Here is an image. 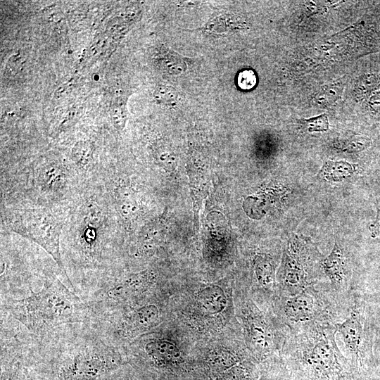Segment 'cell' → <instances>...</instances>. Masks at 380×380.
Listing matches in <instances>:
<instances>
[{
  "mask_svg": "<svg viewBox=\"0 0 380 380\" xmlns=\"http://www.w3.org/2000/svg\"><path fill=\"white\" fill-rule=\"evenodd\" d=\"M22 362L30 380H120V346L90 325L45 341L29 340Z\"/></svg>",
  "mask_w": 380,
  "mask_h": 380,
  "instance_id": "1",
  "label": "cell"
},
{
  "mask_svg": "<svg viewBox=\"0 0 380 380\" xmlns=\"http://www.w3.org/2000/svg\"><path fill=\"white\" fill-rule=\"evenodd\" d=\"M1 312L38 341L90 325L87 303L53 276L44 277L42 287L27 296L1 298Z\"/></svg>",
  "mask_w": 380,
  "mask_h": 380,
  "instance_id": "2",
  "label": "cell"
},
{
  "mask_svg": "<svg viewBox=\"0 0 380 380\" xmlns=\"http://www.w3.org/2000/svg\"><path fill=\"white\" fill-rule=\"evenodd\" d=\"M336 334L331 323L288 331L280 357L295 380H363L338 348Z\"/></svg>",
  "mask_w": 380,
  "mask_h": 380,
  "instance_id": "3",
  "label": "cell"
},
{
  "mask_svg": "<svg viewBox=\"0 0 380 380\" xmlns=\"http://www.w3.org/2000/svg\"><path fill=\"white\" fill-rule=\"evenodd\" d=\"M351 304L339 296L328 281H321L293 296L275 298L277 318L287 331L314 323L341 322Z\"/></svg>",
  "mask_w": 380,
  "mask_h": 380,
  "instance_id": "4",
  "label": "cell"
},
{
  "mask_svg": "<svg viewBox=\"0 0 380 380\" xmlns=\"http://www.w3.org/2000/svg\"><path fill=\"white\" fill-rule=\"evenodd\" d=\"M336 328L343 342L345 355L363 379L374 361L373 331L367 306L357 292L353 296L348 315L341 322L336 324Z\"/></svg>",
  "mask_w": 380,
  "mask_h": 380,
  "instance_id": "5",
  "label": "cell"
},
{
  "mask_svg": "<svg viewBox=\"0 0 380 380\" xmlns=\"http://www.w3.org/2000/svg\"><path fill=\"white\" fill-rule=\"evenodd\" d=\"M6 220L13 232L38 244L53 259L70 288L75 291L66 272L61 250V222L43 208L10 210Z\"/></svg>",
  "mask_w": 380,
  "mask_h": 380,
  "instance_id": "6",
  "label": "cell"
},
{
  "mask_svg": "<svg viewBox=\"0 0 380 380\" xmlns=\"http://www.w3.org/2000/svg\"><path fill=\"white\" fill-rule=\"evenodd\" d=\"M322 263L314 246L300 241H289L275 287V298L293 296L321 281Z\"/></svg>",
  "mask_w": 380,
  "mask_h": 380,
  "instance_id": "7",
  "label": "cell"
},
{
  "mask_svg": "<svg viewBox=\"0 0 380 380\" xmlns=\"http://www.w3.org/2000/svg\"><path fill=\"white\" fill-rule=\"evenodd\" d=\"M246 303L242 311V319L246 342L253 357L258 361H264L277 352L281 353L287 330L273 327L252 301Z\"/></svg>",
  "mask_w": 380,
  "mask_h": 380,
  "instance_id": "8",
  "label": "cell"
},
{
  "mask_svg": "<svg viewBox=\"0 0 380 380\" xmlns=\"http://www.w3.org/2000/svg\"><path fill=\"white\" fill-rule=\"evenodd\" d=\"M322 270L328 282L343 299L351 303L354 294L350 261L344 250L336 242L331 253L322 260Z\"/></svg>",
  "mask_w": 380,
  "mask_h": 380,
  "instance_id": "9",
  "label": "cell"
},
{
  "mask_svg": "<svg viewBox=\"0 0 380 380\" xmlns=\"http://www.w3.org/2000/svg\"><path fill=\"white\" fill-rule=\"evenodd\" d=\"M141 343L143 356L156 367H168L181 361L180 350L169 341L156 338Z\"/></svg>",
  "mask_w": 380,
  "mask_h": 380,
  "instance_id": "10",
  "label": "cell"
},
{
  "mask_svg": "<svg viewBox=\"0 0 380 380\" xmlns=\"http://www.w3.org/2000/svg\"><path fill=\"white\" fill-rule=\"evenodd\" d=\"M257 284L267 295L275 293V264L274 259L267 254H257L253 261Z\"/></svg>",
  "mask_w": 380,
  "mask_h": 380,
  "instance_id": "11",
  "label": "cell"
},
{
  "mask_svg": "<svg viewBox=\"0 0 380 380\" xmlns=\"http://www.w3.org/2000/svg\"><path fill=\"white\" fill-rule=\"evenodd\" d=\"M65 180V169L58 163H46L38 171L37 182L47 192L58 191L64 186Z\"/></svg>",
  "mask_w": 380,
  "mask_h": 380,
  "instance_id": "12",
  "label": "cell"
},
{
  "mask_svg": "<svg viewBox=\"0 0 380 380\" xmlns=\"http://www.w3.org/2000/svg\"><path fill=\"white\" fill-rule=\"evenodd\" d=\"M164 218L158 217L146 224L138 239L139 251L150 253L161 243L165 235L166 224Z\"/></svg>",
  "mask_w": 380,
  "mask_h": 380,
  "instance_id": "13",
  "label": "cell"
},
{
  "mask_svg": "<svg viewBox=\"0 0 380 380\" xmlns=\"http://www.w3.org/2000/svg\"><path fill=\"white\" fill-rule=\"evenodd\" d=\"M201 308L206 313L215 315L224 310L227 299L223 289L218 286H207L198 296Z\"/></svg>",
  "mask_w": 380,
  "mask_h": 380,
  "instance_id": "14",
  "label": "cell"
},
{
  "mask_svg": "<svg viewBox=\"0 0 380 380\" xmlns=\"http://www.w3.org/2000/svg\"><path fill=\"white\" fill-rule=\"evenodd\" d=\"M115 204L120 215L125 220L132 221L139 215L138 198L135 192L129 187L120 186L117 189Z\"/></svg>",
  "mask_w": 380,
  "mask_h": 380,
  "instance_id": "15",
  "label": "cell"
},
{
  "mask_svg": "<svg viewBox=\"0 0 380 380\" xmlns=\"http://www.w3.org/2000/svg\"><path fill=\"white\" fill-rule=\"evenodd\" d=\"M357 165L346 161L327 160L319 171L322 179L329 182H340L352 176Z\"/></svg>",
  "mask_w": 380,
  "mask_h": 380,
  "instance_id": "16",
  "label": "cell"
},
{
  "mask_svg": "<svg viewBox=\"0 0 380 380\" xmlns=\"http://www.w3.org/2000/svg\"><path fill=\"white\" fill-rule=\"evenodd\" d=\"M240 360L239 356L227 350L217 349L208 354L207 363L210 370L218 375L239 364Z\"/></svg>",
  "mask_w": 380,
  "mask_h": 380,
  "instance_id": "17",
  "label": "cell"
},
{
  "mask_svg": "<svg viewBox=\"0 0 380 380\" xmlns=\"http://www.w3.org/2000/svg\"><path fill=\"white\" fill-rule=\"evenodd\" d=\"M94 147L89 140L77 142L72 148L71 158L75 163L81 168H87L93 160Z\"/></svg>",
  "mask_w": 380,
  "mask_h": 380,
  "instance_id": "18",
  "label": "cell"
},
{
  "mask_svg": "<svg viewBox=\"0 0 380 380\" xmlns=\"http://www.w3.org/2000/svg\"><path fill=\"white\" fill-rule=\"evenodd\" d=\"M82 216L84 229L98 230L101 225L103 213L101 208L95 202H87L83 205Z\"/></svg>",
  "mask_w": 380,
  "mask_h": 380,
  "instance_id": "19",
  "label": "cell"
},
{
  "mask_svg": "<svg viewBox=\"0 0 380 380\" xmlns=\"http://www.w3.org/2000/svg\"><path fill=\"white\" fill-rule=\"evenodd\" d=\"M1 380H30L21 360L1 365Z\"/></svg>",
  "mask_w": 380,
  "mask_h": 380,
  "instance_id": "20",
  "label": "cell"
},
{
  "mask_svg": "<svg viewBox=\"0 0 380 380\" xmlns=\"http://www.w3.org/2000/svg\"><path fill=\"white\" fill-rule=\"evenodd\" d=\"M241 362L218 374L215 380H252V369Z\"/></svg>",
  "mask_w": 380,
  "mask_h": 380,
  "instance_id": "21",
  "label": "cell"
},
{
  "mask_svg": "<svg viewBox=\"0 0 380 380\" xmlns=\"http://www.w3.org/2000/svg\"><path fill=\"white\" fill-rule=\"evenodd\" d=\"M110 115L115 127L118 130L123 129L127 119L125 104L122 103L114 104L111 107Z\"/></svg>",
  "mask_w": 380,
  "mask_h": 380,
  "instance_id": "22",
  "label": "cell"
},
{
  "mask_svg": "<svg viewBox=\"0 0 380 380\" xmlns=\"http://www.w3.org/2000/svg\"><path fill=\"white\" fill-rule=\"evenodd\" d=\"M303 123L309 132H325L329 129L328 117L322 114L310 119H305Z\"/></svg>",
  "mask_w": 380,
  "mask_h": 380,
  "instance_id": "23",
  "label": "cell"
},
{
  "mask_svg": "<svg viewBox=\"0 0 380 380\" xmlns=\"http://www.w3.org/2000/svg\"><path fill=\"white\" fill-rule=\"evenodd\" d=\"M257 78L255 72L251 70L241 71L238 76V84L243 89H251L256 84Z\"/></svg>",
  "mask_w": 380,
  "mask_h": 380,
  "instance_id": "24",
  "label": "cell"
},
{
  "mask_svg": "<svg viewBox=\"0 0 380 380\" xmlns=\"http://www.w3.org/2000/svg\"><path fill=\"white\" fill-rule=\"evenodd\" d=\"M154 158L160 165L171 167L172 160L170 154L167 151V148L162 145L156 146L154 148Z\"/></svg>",
  "mask_w": 380,
  "mask_h": 380,
  "instance_id": "25",
  "label": "cell"
},
{
  "mask_svg": "<svg viewBox=\"0 0 380 380\" xmlns=\"http://www.w3.org/2000/svg\"><path fill=\"white\" fill-rule=\"evenodd\" d=\"M260 380H295L290 373L289 372L288 369H286V366L284 365L281 358V365L279 370V373L277 374V376H274L273 377H270L269 376H266L260 379Z\"/></svg>",
  "mask_w": 380,
  "mask_h": 380,
  "instance_id": "26",
  "label": "cell"
},
{
  "mask_svg": "<svg viewBox=\"0 0 380 380\" xmlns=\"http://www.w3.org/2000/svg\"><path fill=\"white\" fill-rule=\"evenodd\" d=\"M173 91L165 87H160L155 94V97L160 101H172L174 99Z\"/></svg>",
  "mask_w": 380,
  "mask_h": 380,
  "instance_id": "27",
  "label": "cell"
},
{
  "mask_svg": "<svg viewBox=\"0 0 380 380\" xmlns=\"http://www.w3.org/2000/svg\"><path fill=\"white\" fill-rule=\"evenodd\" d=\"M372 236H380V197L377 201V215L376 220L369 226Z\"/></svg>",
  "mask_w": 380,
  "mask_h": 380,
  "instance_id": "28",
  "label": "cell"
},
{
  "mask_svg": "<svg viewBox=\"0 0 380 380\" xmlns=\"http://www.w3.org/2000/svg\"><path fill=\"white\" fill-rule=\"evenodd\" d=\"M120 380H127V379H125L124 378H121Z\"/></svg>",
  "mask_w": 380,
  "mask_h": 380,
  "instance_id": "29",
  "label": "cell"
}]
</instances>
